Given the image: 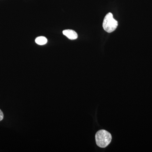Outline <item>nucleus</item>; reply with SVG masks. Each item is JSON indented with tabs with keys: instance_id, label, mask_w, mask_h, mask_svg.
Listing matches in <instances>:
<instances>
[{
	"instance_id": "f257e3e1",
	"label": "nucleus",
	"mask_w": 152,
	"mask_h": 152,
	"mask_svg": "<svg viewBox=\"0 0 152 152\" xmlns=\"http://www.w3.org/2000/svg\"><path fill=\"white\" fill-rule=\"evenodd\" d=\"M96 141L97 146L104 148L110 143L112 137L110 133L105 130H100L96 134Z\"/></svg>"
},
{
	"instance_id": "f03ea898",
	"label": "nucleus",
	"mask_w": 152,
	"mask_h": 152,
	"mask_svg": "<svg viewBox=\"0 0 152 152\" xmlns=\"http://www.w3.org/2000/svg\"><path fill=\"white\" fill-rule=\"evenodd\" d=\"M118 26V21L114 19L113 14L111 13L107 14L103 23L104 29L107 32L112 33L116 29Z\"/></svg>"
},
{
	"instance_id": "7ed1b4c3",
	"label": "nucleus",
	"mask_w": 152,
	"mask_h": 152,
	"mask_svg": "<svg viewBox=\"0 0 152 152\" xmlns=\"http://www.w3.org/2000/svg\"><path fill=\"white\" fill-rule=\"evenodd\" d=\"M63 34L64 35L66 36L71 40L76 39L78 37V35L75 31L72 30H64L63 31Z\"/></svg>"
},
{
	"instance_id": "20e7f679",
	"label": "nucleus",
	"mask_w": 152,
	"mask_h": 152,
	"mask_svg": "<svg viewBox=\"0 0 152 152\" xmlns=\"http://www.w3.org/2000/svg\"><path fill=\"white\" fill-rule=\"evenodd\" d=\"M36 43L40 45H45L48 42V39L44 37H39L36 38L35 39Z\"/></svg>"
},
{
	"instance_id": "39448f33",
	"label": "nucleus",
	"mask_w": 152,
	"mask_h": 152,
	"mask_svg": "<svg viewBox=\"0 0 152 152\" xmlns=\"http://www.w3.org/2000/svg\"><path fill=\"white\" fill-rule=\"evenodd\" d=\"M4 114H3V113L2 111L0 109V121H2L3 119H4Z\"/></svg>"
}]
</instances>
